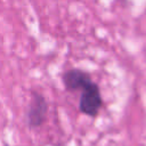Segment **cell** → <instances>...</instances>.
Instances as JSON below:
<instances>
[{"label": "cell", "instance_id": "7a4b0ae2", "mask_svg": "<svg viewBox=\"0 0 146 146\" xmlns=\"http://www.w3.org/2000/svg\"><path fill=\"white\" fill-rule=\"evenodd\" d=\"M49 111L48 100L43 94L33 90L31 92L29 106L26 110V124L31 130L39 129L43 125L47 120V114Z\"/></svg>", "mask_w": 146, "mask_h": 146}, {"label": "cell", "instance_id": "6da1fadb", "mask_svg": "<svg viewBox=\"0 0 146 146\" xmlns=\"http://www.w3.org/2000/svg\"><path fill=\"white\" fill-rule=\"evenodd\" d=\"M62 82L68 92L81 91L79 98V111L89 116L96 117L103 105V96L98 84L91 79V75L81 68H70L62 74Z\"/></svg>", "mask_w": 146, "mask_h": 146}]
</instances>
